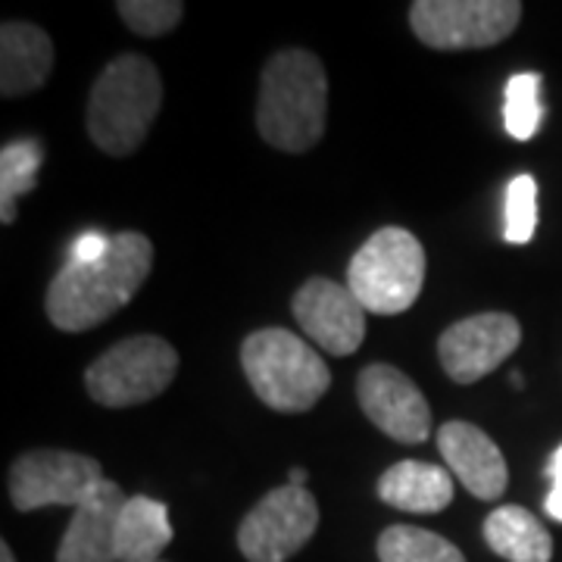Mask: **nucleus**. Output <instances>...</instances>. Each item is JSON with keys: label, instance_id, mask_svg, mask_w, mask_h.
<instances>
[{"label": "nucleus", "instance_id": "obj_5", "mask_svg": "<svg viewBox=\"0 0 562 562\" xmlns=\"http://www.w3.org/2000/svg\"><path fill=\"white\" fill-rule=\"evenodd\" d=\"M425 284V247L406 228L387 225L362 244L347 266V288L366 313L397 316L419 301Z\"/></svg>", "mask_w": 562, "mask_h": 562}, {"label": "nucleus", "instance_id": "obj_16", "mask_svg": "<svg viewBox=\"0 0 562 562\" xmlns=\"http://www.w3.org/2000/svg\"><path fill=\"white\" fill-rule=\"evenodd\" d=\"M379 497L403 513H441L453 503V479L435 462L401 460L379 479Z\"/></svg>", "mask_w": 562, "mask_h": 562}, {"label": "nucleus", "instance_id": "obj_14", "mask_svg": "<svg viewBox=\"0 0 562 562\" xmlns=\"http://www.w3.org/2000/svg\"><path fill=\"white\" fill-rule=\"evenodd\" d=\"M116 482H106L72 513V522L57 547V562H116V525L125 506Z\"/></svg>", "mask_w": 562, "mask_h": 562}, {"label": "nucleus", "instance_id": "obj_18", "mask_svg": "<svg viewBox=\"0 0 562 562\" xmlns=\"http://www.w3.org/2000/svg\"><path fill=\"white\" fill-rule=\"evenodd\" d=\"M484 541L506 562H550L553 538L525 506H501L484 519Z\"/></svg>", "mask_w": 562, "mask_h": 562}, {"label": "nucleus", "instance_id": "obj_27", "mask_svg": "<svg viewBox=\"0 0 562 562\" xmlns=\"http://www.w3.org/2000/svg\"><path fill=\"white\" fill-rule=\"evenodd\" d=\"M0 562H16L13 550H10V543H0Z\"/></svg>", "mask_w": 562, "mask_h": 562}, {"label": "nucleus", "instance_id": "obj_19", "mask_svg": "<svg viewBox=\"0 0 562 562\" xmlns=\"http://www.w3.org/2000/svg\"><path fill=\"white\" fill-rule=\"evenodd\" d=\"M41 160H44V150L38 140L22 138L3 144L0 150V222L3 225L16 222V203L22 194L35 188Z\"/></svg>", "mask_w": 562, "mask_h": 562}, {"label": "nucleus", "instance_id": "obj_4", "mask_svg": "<svg viewBox=\"0 0 562 562\" xmlns=\"http://www.w3.org/2000/svg\"><path fill=\"white\" fill-rule=\"evenodd\" d=\"M241 366L254 394L276 413H306L331 387V372L313 344L288 328H260L247 335Z\"/></svg>", "mask_w": 562, "mask_h": 562}, {"label": "nucleus", "instance_id": "obj_13", "mask_svg": "<svg viewBox=\"0 0 562 562\" xmlns=\"http://www.w3.org/2000/svg\"><path fill=\"white\" fill-rule=\"evenodd\" d=\"M438 447L450 472L462 482V487L479 501H497L506 491L509 469L503 460L501 447L484 435L472 422H447L438 428Z\"/></svg>", "mask_w": 562, "mask_h": 562}, {"label": "nucleus", "instance_id": "obj_6", "mask_svg": "<svg viewBox=\"0 0 562 562\" xmlns=\"http://www.w3.org/2000/svg\"><path fill=\"white\" fill-rule=\"evenodd\" d=\"M179 372V353L157 335H135L103 350L85 369L91 401L110 409H125L160 397Z\"/></svg>", "mask_w": 562, "mask_h": 562}, {"label": "nucleus", "instance_id": "obj_12", "mask_svg": "<svg viewBox=\"0 0 562 562\" xmlns=\"http://www.w3.org/2000/svg\"><path fill=\"white\" fill-rule=\"evenodd\" d=\"M294 319L301 322L306 338L335 357H350L366 338V306L347 284L322 276L303 281L294 294Z\"/></svg>", "mask_w": 562, "mask_h": 562}, {"label": "nucleus", "instance_id": "obj_21", "mask_svg": "<svg viewBox=\"0 0 562 562\" xmlns=\"http://www.w3.org/2000/svg\"><path fill=\"white\" fill-rule=\"evenodd\" d=\"M541 72H519L506 81L503 91V122L506 132L516 140H528L538 135L543 122L541 106Z\"/></svg>", "mask_w": 562, "mask_h": 562}, {"label": "nucleus", "instance_id": "obj_10", "mask_svg": "<svg viewBox=\"0 0 562 562\" xmlns=\"http://www.w3.org/2000/svg\"><path fill=\"white\" fill-rule=\"evenodd\" d=\"M522 344V325L509 313H479L453 322L438 338L443 372L457 384H475L501 369Z\"/></svg>", "mask_w": 562, "mask_h": 562}, {"label": "nucleus", "instance_id": "obj_29", "mask_svg": "<svg viewBox=\"0 0 562 562\" xmlns=\"http://www.w3.org/2000/svg\"><path fill=\"white\" fill-rule=\"evenodd\" d=\"M160 562H162V560H160Z\"/></svg>", "mask_w": 562, "mask_h": 562}, {"label": "nucleus", "instance_id": "obj_26", "mask_svg": "<svg viewBox=\"0 0 562 562\" xmlns=\"http://www.w3.org/2000/svg\"><path fill=\"white\" fill-rule=\"evenodd\" d=\"M288 484H294V487H303L306 484V472L303 469H291V482Z\"/></svg>", "mask_w": 562, "mask_h": 562}, {"label": "nucleus", "instance_id": "obj_7", "mask_svg": "<svg viewBox=\"0 0 562 562\" xmlns=\"http://www.w3.org/2000/svg\"><path fill=\"white\" fill-rule=\"evenodd\" d=\"M522 20L519 0H416L409 25L431 50H482L506 41Z\"/></svg>", "mask_w": 562, "mask_h": 562}, {"label": "nucleus", "instance_id": "obj_15", "mask_svg": "<svg viewBox=\"0 0 562 562\" xmlns=\"http://www.w3.org/2000/svg\"><path fill=\"white\" fill-rule=\"evenodd\" d=\"M54 69V41L32 22L0 25V94L25 98L38 91Z\"/></svg>", "mask_w": 562, "mask_h": 562}, {"label": "nucleus", "instance_id": "obj_22", "mask_svg": "<svg viewBox=\"0 0 562 562\" xmlns=\"http://www.w3.org/2000/svg\"><path fill=\"white\" fill-rule=\"evenodd\" d=\"M116 13L135 35L162 38L181 22L184 3H179V0H120Z\"/></svg>", "mask_w": 562, "mask_h": 562}, {"label": "nucleus", "instance_id": "obj_2", "mask_svg": "<svg viewBox=\"0 0 562 562\" xmlns=\"http://www.w3.org/2000/svg\"><path fill=\"white\" fill-rule=\"evenodd\" d=\"M325 120H328V79L319 57L301 47L272 54L262 66L260 98H257L260 138L284 154H303L322 140Z\"/></svg>", "mask_w": 562, "mask_h": 562}, {"label": "nucleus", "instance_id": "obj_20", "mask_svg": "<svg viewBox=\"0 0 562 562\" xmlns=\"http://www.w3.org/2000/svg\"><path fill=\"white\" fill-rule=\"evenodd\" d=\"M382 562H465L453 543L416 525H391L379 538Z\"/></svg>", "mask_w": 562, "mask_h": 562}, {"label": "nucleus", "instance_id": "obj_1", "mask_svg": "<svg viewBox=\"0 0 562 562\" xmlns=\"http://www.w3.org/2000/svg\"><path fill=\"white\" fill-rule=\"evenodd\" d=\"M154 269V244L140 232H120L98 262H66L47 288V319L60 331H88L138 294Z\"/></svg>", "mask_w": 562, "mask_h": 562}, {"label": "nucleus", "instance_id": "obj_25", "mask_svg": "<svg viewBox=\"0 0 562 562\" xmlns=\"http://www.w3.org/2000/svg\"><path fill=\"white\" fill-rule=\"evenodd\" d=\"M547 479H550V494L543 501V509L550 519L562 522V447H557V453L547 462Z\"/></svg>", "mask_w": 562, "mask_h": 562}, {"label": "nucleus", "instance_id": "obj_8", "mask_svg": "<svg viewBox=\"0 0 562 562\" xmlns=\"http://www.w3.org/2000/svg\"><path fill=\"white\" fill-rule=\"evenodd\" d=\"M103 479L101 462L72 450H29L10 465V501L20 513L44 506L79 509Z\"/></svg>", "mask_w": 562, "mask_h": 562}, {"label": "nucleus", "instance_id": "obj_9", "mask_svg": "<svg viewBox=\"0 0 562 562\" xmlns=\"http://www.w3.org/2000/svg\"><path fill=\"white\" fill-rule=\"evenodd\" d=\"M319 528V503L306 491L284 484L262 497L238 528L247 562H288Z\"/></svg>", "mask_w": 562, "mask_h": 562}, {"label": "nucleus", "instance_id": "obj_11", "mask_svg": "<svg viewBox=\"0 0 562 562\" xmlns=\"http://www.w3.org/2000/svg\"><path fill=\"white\" fill-rule=\"evenodd\" d=\"M357 401L369 422L397 443H422L431 435V409L422 391L387 362L366 366L357 379Z\"/></svg>", "mask_w": 562, "mask_h": 562}, {"label": "nucleus", "instance_id": "obj_23", "mask_svg": "<svg viewBox=\"0 0 562 562\" xmlns=\"http://www.w3.org/2000/svg\"><path fill=\"white\" fill-rule=\"evenodd\" d=\"M538 228V181L528 172L516 176L506 188V232L509 244H528Z\"/></svg>", "mask_w": 562, "mask_h": 562}, {"label": "nucleus", "instance_id": "obj_17", "mask_svg": "<svg viewBox=\"0 0 562 562\" xmlns=\"http://www.w3.org/2000/svg\"><path fill=\"white\" fill-rule=\"evenodd\" d=\"M172 543V525L166 503L150 497H128L116 525V562H160Z\"/></svg>", "mask_w": 562, "mask_h": 562}, {"label": "nucleus", "instance_id": "obj_3", "mask_svg": "<svg viewBox=\"0 0 562 562\" xmlns=\"http://www.w3.org/2000/svg\"><path fill=\"white\" fill-rule=\"evenodd\" d=\"M160 106L162 79L157 66L138 54H122L106 63L94 81L85 125L103 154L128 157L144 144Z\"/></svg>", "mask_w": 562, "mask_h": 562}, {"label": "nucleus", "instance_id": "obj_24", "mask_svg": "<svg viewBox=\"0 0 562 562\" xmlns=\"http://www.w3.org/2000/svg\"><path fill=\"white\" fill-rule=\"evenodd\" d=\"M110 250V238L101 232H85L69 247V262H98Z\"/></svg>", "mask_w": 562, "mask_h": 562}, {"label": "nucleus", "instance_id": "obj_28", "mask_svg": "<svg viewBox=\"0 0 562 562\" xmlns=\"http://www.w3.org/2000/svg\"><path fill=\"white\" fill-rule=\"evenodd\" d=\"M509 382L516 384V387H522V384H525V379H522V375H519V372H516V375H513V379H509Z\"/></svg>", "mask_w": 562, "mask_h": 562}]
</instances>
